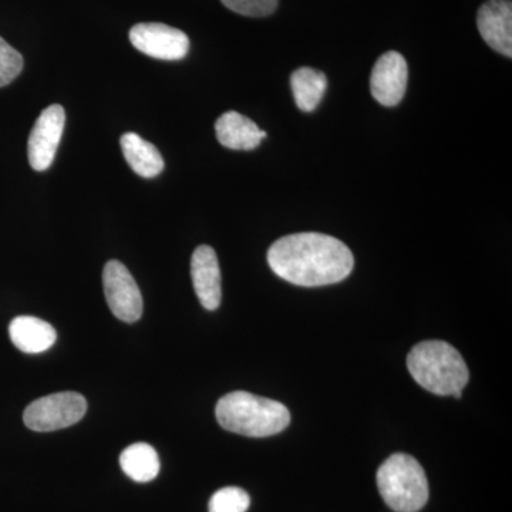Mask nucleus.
Instances as JSON below:
<instances>
[{"instance_id": "nucleus-1", "label": "nucleus", "mask_w": 512, "mask_h": 512, "mask_svg": "<svg viewBox=\"0 0 512 512\" xmlns=\"http://www.w3.org/2000/svg\"><path fill=\"white\" fill-rule=\"evenodd\" d=\"M268 264L289 284L313 288L338 284L348 278L355 258L339 239L318 232H302L272 244Z\"/></svg>"}, {"instance_id": "nucleus-2", "label": "nucleus", "mask_w": 512, "mask_h": 512, "mask_svg": "<svg viewBox=\"0 0 512 512\" xmlns=\"http://www.w3.org/2000/svg\"><path fill=\"white\" fill-rule=\"evenodd\" d=\"M407 367L424 390L439 396L461 399L470 379L461 353L443 340H426L414 346L407 356Z\"/></svg>"}, {"instance_id": "nucleus-3", "label": "nucleus", "mask_w": 512, "mask_h": 512, "mask_svg": "<svg viewBox=\"0 0 512 512\" xmlns=\"http://www.w3.org/2000/svg\"><path fill=\"white\" fill-rule=\"evenodd\" d=\"M215 416L222 429L258 439L275 436L291 423L285 404L248 392L225 394L217 404Z\"/></svg>"}, {"instance_id": "nucleus-4", "label": "nucleus", "mask_w": 512, "mask_h": 512, "mask_svg": "<svg viewBox=\"0 0 512 512\" xmlns=\"http://www.w3.org/2000/svg\"><path fill=\"white\" fill-rule=\"evenodd\" d=\"M377 487L384 503L396 512L420 511L429 500V481L416 458L397 453L377 471Z\"/></svg>"}, {"instance_id": "nucleus-5", "label": "nucleus", "mask_w": 512, "mask_h": 512, "mask_svg": "<svg viewBox=\"0 0 512 512\" xmlns=\"http://www.w3.org/2000/svg\"><path fill=\"white\" fill-rule=\"evenodd\" d=\"M87 402L82 394L62 392L37 399L23 413V421L30 430L55 431L73 426L83 419Z\"/></svg>"}, {"instance_id": "nucleus-6", "label": "nucleus", "mask_w": 512, "mask_h": 512, "mask_svg": "<svg viewBox=\"0 0 512 512\" xmlns=\"http://www.w3.org/2000/svg\"><path fill=\"white\" fill-rule=\"evenodd\" d=\"M103 288L110 311L126 323L137 322L143 316V296L136 279L120 261L104 266Z\"/></svg>"}, {"instance_id": "nucleus-7", "label": "nucleus", "mask_w": 512, "mask_h": 512, "mask_svg": "<svg viewBox=\"0 0 512 512\" xmlns=\"http://www.w3.org/2000/svg\"><path fill=\"white\" fill-rule=\"evenodd\" d=\"M130 40L137 50L154 59H184L190 50V39L183 30L164 23H140L130 30Z\"/></svg>"}, {"instance_id": "nucleus-8", "label": "nucleus", "mask_w": 512, "mask_h": 512, "mask_svg": "<svg viewBox=\"0 0 512 512\" xmlns=\"http://www.w3.org/2000/svg\"><path fill=\"white\" fill-rule=\"evenodd\" d=\"M66 113L60 104H53L42 111L36 120L28 141L29 163L35 171H45L55 160L62 140Z\"/></svg>"}, {"instance_id": "nucleus-9", "label": "nucleus", "mask_w": 512, "mask_h": 512, "mask_svg": "<svg viewBox=\"0 0 512 512\" xmlns=\"http://www.w3.org/2000/svg\"><path fill=\"white\" fill-rule=\"evenodd\" d=\"M409 67L399 52H387L377 59L370 76V92L377 103L394 107L402 101L407 89Z\"/></svg>"}, {"instance_id": "nucleus-10", "label": "nucleus", "mask_w": 512, "mask_h": 512, "mask_svg": "<svg viewBox=\"0 0 512 512\" xmlns=\"http://www.w3.org/2000/svg\"><path fill=\"white\" fill-rule=\"evenodd\" d=\"M477 26L484 42L503 56H512L511 0H488L478 10Z\"/></svg>"}, {"instance_id": "nucleus-11", "label": "nucleus", "mask_w": 512, "mask_h": 512, "mask_svg": "<svg viewBox=\"0 0 512 512\" xmlns=\"http://www.w3.org/2000/svg\"><path fill=\"white\" fill-rule=\"evenodd\" d=\"M191 278L201 305L207 311L220 308L222 298L220 262L214 249L208 245H201L192 254Z\"/></svg>"}, {"instance_id": "nucleus-12", "label": "nucleus", "mask_w": 512, "mask_h": 512, "mask_svg": "<svg viewBox=\"0 0 512 512\" xmlns=\"http://www.w3.org/2000/svg\"><path fill=\"white\" fill-rule=\"evenodd\" d=\"M215 133L222 146L229 150H255L266 137L254 121L237 111H227L215 123Z\"/></svg>"}, {"instance_id": "nucleus-13", "label": "nucleus", "mask_w": 512, "mask_h": 512, "mask_svg": "<svg viewBox=\"0 0 512 512\" xmlns=\"http://www.w3.org/2000/svg\"><path fill=\"white\" fill-rule=\"evenodd\" d=\"M9 336L13 345L23 353L36 355L55 345L57 333L50 323L33 316H18L10 322Z\"/></svg>"}, {"instance_id": "nucleus-14", "label": "nucleus", "mask_w": 512, "mask_h": 512, "mask_svg": "<svg viewBox=\"0 0 512 512\" xmlns=\"http://www.w3.org/2000/svg\"><path fill=\"white\" fill-rule=\"evenodd\" d=\"M121 150L134 173L143 178H154L163 173L164 160L154 144L136 133H126L120 140Z\"/></svg>"}, {"instance_id": "nucleus-15", "label": "nucleus", "mask_w": 512, "mask_h": 512, "mask_svg": "<svg viewBox=\"0 0 512 512\" xmlns=\"http://www.w3.org/2000/svg\"><path fill=\"white\" fill-rule=\"evenodd\" d=\"M291 87L296 106L305 113L316 110L325 96L328 79L325 73L312 67H299L292 73Z\"/></svg>"}, {"instance_id": "nucleus-16", "label": "nucleus", "mask_w": 512, "mask_h": 512, "mask_svg": "<svg viewBox=\"0 0 512 512\" xmlns=\"http://www.w3.org/2000/svg\"><path fill=\"white\" fill-rule=\"evenodd\" d=\"M121 470L136 483H148L160 473V458L156 448L147 443L128 446L120 456Z\"/></svg>"}, {"instance_id": "nucleus-17", "label": "nucleus", "mask_w": 512, "mask_h": 512, "mask_svg": "<svg viewBox=\"0 0 512 512\" xmlns=\"http://www.w3.org/2000/svg\"><path fill=\"white\" fill-rule=\"evenodd\" d=\"M251 498L247 491L238 487H225L212 495L208 511L210 512H247Z\"/></svg>"}, {"instance_id": "nucleus-18", "label": "nucleus", "mask_w": 512, "mask_h": 512, "mask_svg": "<svg viewBox=\"0 0 512 512\" xmlns=\"http://www.w3.org/2000/svg\"><path fill=\"white\" fill-rule=\"evenodd\" d=\"M23 57L0 37V87L8 86L22 73Z\"/></svg>"}, {"instance_id": "nucleus-19", "label": "nucleus", "mask_w": 512, "mask_h": 512, "mask_svg": "<svg viewBox=\"0 0 512 512\" xmlns=\"http://www.w3.org/2000/svg\"><path fill=\"white\" fill-rule=\"evenodd\" d=\"M225 6L238 15L249 18H265L272 15L278 6V0H221Z\"/></svg>"}]
</instances>
